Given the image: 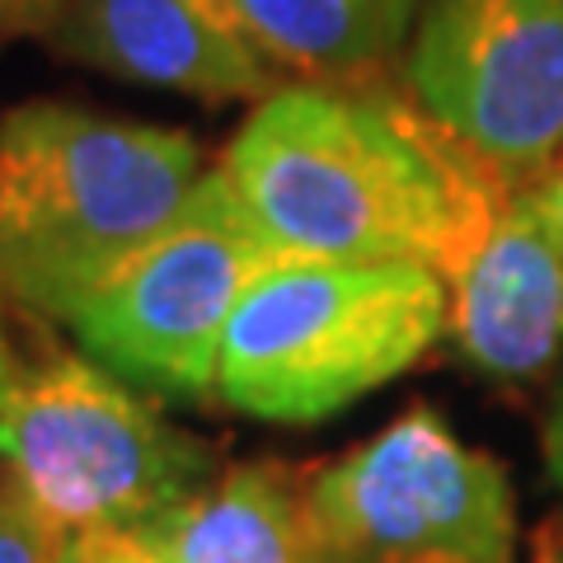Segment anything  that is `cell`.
<instances>
[{
  "mask_svg": "<svg viewBox=\"0 0 563 563\" xmlns=\"http://www.w3.org/2000/svg\"><path fill=\"white\" fill-rule=\"evenodd\" d=\"M57 563H165L136 531H85L66 536Z\"/></svg>",
  "mask_w": 563,
  "mask_h": 563,
  "instance_id": "13",
  "label": "cell"
},
{
  "mask_svg": "<svg viewBox=\"0 0 563 563\" xmlns=\"http://www.w3.org/2000/svg\"><path fill=\"white\" fill-rule=\"evenodd\" d=\"M221 174L296 258L413 263L442 282L517 188L372 76L277 85L244 118Z\"/></svg>",
  "mask_w": 563,
  "mask_h": 563,
  "instance_id": "1",
  "label": "cell"
},
{
  "mask_svg": "<svg viewBox=\"0 0 563 563\" xmlns=\"http://www.w3.org/2000/svg\"><path fill=\"white\" fill-rule=\"evenodd\" d=\"M409 90L503 179L563 146V0H422Z\"/></svg>",
  "mask_w": 563,
  "mask_h": 563,
  "instance_id": "7",
  "label": "cell"
},
{
  "mask_svg": "<svg viewBox=\"0 0 563 563\" xmlns=\"http://www.w3.org/2000/svg\"><path fill=\"white\" fill-rule=\"evenodd\" d=\"M202 174V151L188 132L70 103H20L0 118L5 296L70 324L179 217Z\"/></svg>",
  "mask_w": 563,
  "mask_h": 563,
  "instance_id": "2",
  "label": "cell"
},
{
  "mask_svg": "<svg viewBox=\"0 0 563 563\" xmlns=\"http://www.w3.org/2000/svg\"><path fill=\"white\" fill-rule=\"evenodd\" d=\"M442 329L446 282L428 268L291 254L235 306L217 395L258 422H324L404 376Z\"/></svg>",
  "mask_w": 563,
  "mask_h": 563,
  "instance_id": "3",
  "label": "cell"
},
{
  "mask_svg": "<svg viewBox=\"0 0 563 563\" xmlns=\"http://www.w3.org/2000/svg\"><path fill=\"white\" fill-rule=\"evenodd\" d=\"M306 484L287 465H235L136 536L165 563H314Z\"/></svg>",
  "mask_w": 563,
  "mask_h": 563,
  "instance_id": "10",
  "label": "cell"
},
{
  "mask_svg": "<svg viewBox=\"0 0 563 563\" xmlns=\"http://www.w3.org/2000/svg\"><path fill=\"white\" fill-rule=\"evenodd\" d=\"M446 329L488 380H540L563 352V235L536 188H512L493 231L446 282Z\"/></svg>",
  "mask_w": 563,
  "mask_h": 563,
  "instance_id": "9",
  "label": "cell"
},
{
  "mask_svg": "<svg viewBox=\"0 0 563 563\" xmlns=\"http://www.w3.org/2000/svg\"><path fill=\"white\" fill-rule=\"evenodd\" d=\"M540 202H544V211H550L554 231L563 235V169H554V174H544L540 179Z\"/></svg>",
  "mask_w": 563,
  "mask_h": 563,
  "instance_id": "17",
  "label": "cell"
},
{
  "mask_svg": "<svg viewBox=\"0 0 563 563\" xmlns=\"http://www.w3.org/2000/svg\"><path fill=\"white\" fill-rule=\"evenodd\" d=\"M62 536L33 512L10 479H0V563H57Z\"/></svg>",
  "mask_w": 563,
  "mask_h": 563,
  "instance_id": "12",
  "label": "cell"
},
{
  "mask_svg": "<svg viewBox=\"0 0 563 563\" xmlns=\"http://www.w3.org/2000/svg\"><path fill=\"white\" fill-rule=\"evenodd\" d=\"M536 563H563V517H550L536 536Z\"/></svg>",
  "mask_w": 563,
  "mask_h": 563,
  "instance_id": "16",
  "label": "cell"
},
{
  "mask_svg": "<svg viewBox=\"0 0 563 563\" xmlns=\"http://www.w3.org/2000/svg\"><path fill=\"white\" fill-rule=\"evenodd\" d=\"M544 470H550V479L563 488V390L550 409V422H544Z\"/></svg>",
  "mask_w": 563,
  "mask_h": 563,
  "instance_id": "15",
  "label": "cell"
},
{
  "mask_svg": "<svg viewBox=\"0 0 563 563\" xmlns=\"http://www.w3.org/2000/svg\"><path fill=\"white\" fill-rule=\"evenodd\" d=\"M0 465L52 531H146L211 474L198 437L80 352L24 366L0 404Z\"/></svg>",
  "mask_w": 563,
  "mask_h": 563,
  "instance_id": "4",
  "label": "cell"
},
{
  "mask_svg": "<svg viewBox=\"0 0 563 563\" xmlns=\"http://www.w3.org/2000/svg\"><path fill=\"white\" fill-rule=\"evenodd\" d=\"M0 296H5V282H0ZM14 380H20V366H14V352H10V343H5V324H0V404L10 399Z\"/></svg>",
  "mask_w": 563,
  "mask_h": 563,
  "instance_id": "18",
  "label": "cell"
},
{
  "mask_svg": "<svg viewBox=\"0 0 563 563\" xmlns=\"http://www.w3.org/2000/svg\"><path fill=\"white\" fill-rule=\"evenodd\" d=\"M314 563H517L503 465L409 409L343 461L310 474Z\"/></svg>",
  "mask_w": 563,
  "mask_h": 563,
  "instance_id": "6",
  "label": "cell"
},
{
  "mask_svg": "<svg viewBox=\"0 0 563 563\" xmlns=\"http://www.w3.org/2000/svg\"><path fill=\"white\" fill-rule=\"evenodd\" d=\"M422 0H235L254 47L310 80H357L390 62Z\"/></svg>",
  "mask_w": 563,
  "mask_h": 563,
  "instance_id": "11",
  "label": "cell"
},
{
  "mask_svg": "<svg viewBox=\"0 0 563 563\" xmlns=\"http://www.w3.org/2000/svg\"><path fill=\"white\" fill-rule=\"evenodd\" d=\"M47 43L118 80L207 103H258L277 90V66L254 47L235 0H70Z\"/></svg>",
  "mask_w": 563,
  "mask_h": 563,
  "instance_id": "8",
  "label": "cell"
},
{
  "mask_svg": "<svg viewBox=\"0 0 563 563\" xmlns=\"http://www.w3.org/2000/svg\"><path fill=\"white\" fill-rule=\"evenodd\" d=\"M291 258L250 217L221 169L188 192L161 235L118 268L76 310L85 357L165 399H202L217 390L221 339L254 282Z\"/></svg>",
  "mask_w": 563,
  "mask_h": 563,
  "instance_id": "5",
  "label": "cell"
},
{
  "mask_svg": "<svg viewBox=\"0 0 563 563\" xmlns=\"http://www.w3.org/2000/svg\"><path fill=\"white\" fill-rule=\"evenodd\" d=\"M70 0H0V38H47Z\"/></svg>",
  "mask_w": 563,
  "mask_h": 563,
  "instance_id": "14",
  "label": "cell"
}]
</instances>
